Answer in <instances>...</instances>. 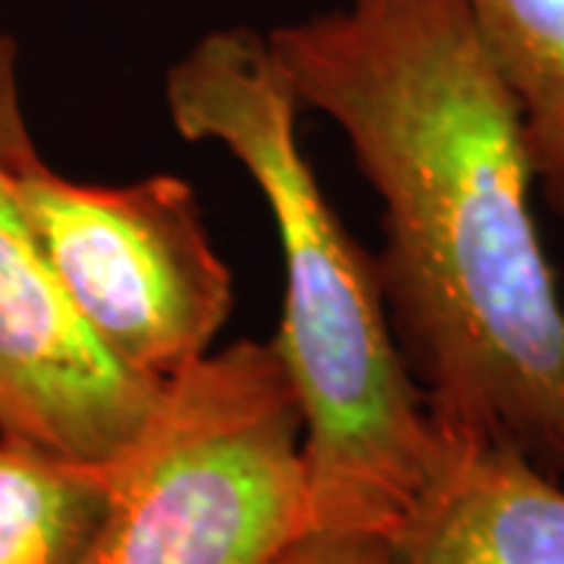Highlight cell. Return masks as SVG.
<instances>
[{
  "label": "cell",
  "instance_id": "cell-2",
  "mask_svg": "<svg viewBox=\"0 0 564 564\" xmlns=\"http://www.w3.org/2000/svg\"><path fill=\"white\" fill-rule=\"evenodd\" d=\"M185 141L217 144L254 182L282 251L273 339L302 411L307 530L392 540L443 452L383 302L377 258L345 229L299 141L302 101L267 35L198 39L166 69Z\"/></svg>",
  "mask_w": 564,
  "mask_h": 564
},
{
  "label": "cell",
  "instance_id": "cell-6",
  "mask_svg": "<svg viewBox=\"0 0 564 564\" xmlns=\"http://www.w3.org/2000/svg\"><path fill=\"white\" fill-rule=\"evenodd\" d=\"M389 564H564L558 477L499 440L448 436Z\"/></svg>",
  "mask_w": 564,
  "mask_h": 564
},
{
  "label": "cell",
  "instance_id": "cell-9",
  "mask_svg": "<svg viewBox=\"0 0 564 564\" xmlns=\"http://www.w3.org/2000/svg\"><path fill=\"white\" fill-rule=\"evenodd\" d=\"M39 154L29 122L22 113L20 88V47L10 35L0 32V163L17 170L20 163Z\"/></svg>",
  "mask_w": 564,
  "mask_h": 564
},
{
  "label": "cell",
  "instance_id": "cell-3",
  "mask_svg": "<svg viewBox=\"0 0 564 564\" xmlns=\"http://www.w3.org/2000/svg\"><path fill=\"white\" fill-rule=\"evenodd\" d=\"M307 533L302 411L273 343H232L176 377L113 458L82 564H273Z\"/></svg>",
  "mask_w": 564,
  "mask_h": 564
},
{
  "label": "cell",
  "instance_id": "cell-1",
  "mask_svg": "<svg viewBox=\"0 0 564 564\" xmlns=\"http://www.w3.org/2000/svg\"><path fill=\"white\" fill-rule=\"evenodd\" d=\"M267 39L380 198L383 302L436 426L564 477V302L521 120L467 3L343 0Z\"/></svg>",
  "mask_w": 564,
  "mask_h": 564
},
{
  "label": "cell",
  "instance_id": "cell-10",
  "mask_svg": "<svg viewBox=\"0 0 564 564\" xmlns=\"http://www.w3.org/2000/svg\"><path fill=\"white\" fill-rule=\"evenodd\" d=\"M273 564H389V543L364 533L307 530Z\"/></svg>",
  "mask_w": 564,
  "mask_h": 564
},
{
  "label": "cell",
  "instance_id": "cell-7",
  "mask_svg": "<svg viewBox=\"0 0 564 564\" xmlns=\"http://www.w3.org/2000/svg\"><path fill=\"white\" fill-rule=\"evenodd\" d=\"M518 110L536 192L564 226V0H464Z\"/></svg>",
  "mask_w": 564,
  "mask_h": 564
},
{
  "label": "cell",
  "instance_id": "cell-8",
  "mask_svg": "<svg viewBox=\"0 0 564 564\" xmlns=\"http://www.w3.org/2000/svg\"><path fill=\"white\" fill-rule=\"evenodd\" d=\"M110 484L113 462H66L0 436V564L85 562Z\"/></svg>",
  "mask_w": 564,
  "mask_h": 564
},
{
  "label": "cell",
  "instance_id": "cell-5",
  "mask_svg": "<svg viewBox=\"0 0 564 564\" xmlns=\"http://www.w3.org/2000/svg\"><path fill=\"white\" fill-rule=\"evenodd\" d=\"M166 389L122 361L66 295L0 163V436L110 464L154 421Z\"/></svg>",
  "mask_w": 564,
  "mask_h": 564
},
{
  "label": "cell",
  "instance_id": "cell-4",
  "mask_svg": "<svg viewBox=\"0 0 564 564\" xmlns=\"http://www.w3.org/2000/svg\"><path fill=\"white\" fill-rule=\"evenodd\" d=\"M7 180L41 258L129 367L170 386L214 351L232 311V273L182 176L91 185L35 154Z\"/></svg>",
  "mask_w": 564,
  "mask_h": 564
}]
</instances>
